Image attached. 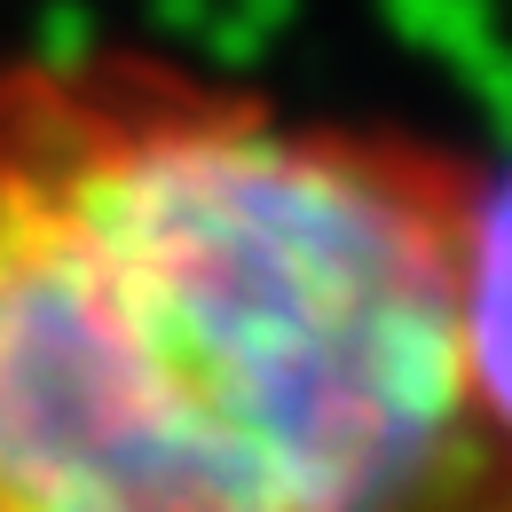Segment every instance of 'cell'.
Wrapping results in <instances>:
<instances>
[{"mask_svg": "<svg viewBox=\"0 0 512 512\" xmlns=\"http://www.w3.org/2000/svg\"><path fill=\"white\" fill-rule=\"evenodd\" d=\"M481 221L418 134L0 56V512H512Z\"/></svg>", "mask_w": 512, "mask_h": 512, "instance_id": "6da1fadb", "label": "cell"}]
</instances>
